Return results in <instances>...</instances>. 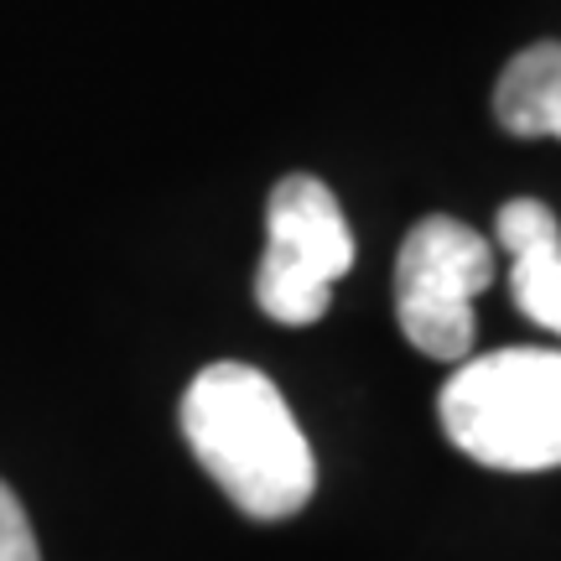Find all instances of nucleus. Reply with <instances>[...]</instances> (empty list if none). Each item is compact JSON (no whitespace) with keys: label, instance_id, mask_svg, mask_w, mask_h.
Returning <instances> with one entry per match:
<instances>
[{"label":"nucleus","instance_id":"f257e3e1","mask_svg":"<svg viewBox=\"0 0 561 561\" xmlns=\"http://www.w3.org/2000/svg\"><path fill=\"white\" fill-rule=\"evenodd\" d=\"M182 437L203 473L250 520H291L318 489V462L271 375L250 364H208L182 396Z\"/></svg>","mask_w":561,"mask_h":561},{"label":"nucleus","instance_id":"f03ea898","mask_svg":"<svg viewBox=\"0 0 561 561\" xmlns=\"http://www.w3.org/2000/svg\"><path fill=\"white\" fill-rule=\"evenodd\" d=\"M442 432L462 458L504 473L561 468V354L500 348L442 385Z\"/></svg>","mask_w":561,"mask_h":561},{"label":"nucleus","instance_id":"7ed1b4c3","mask_svg":"<svg viewBox=\"0 0 561 561\" xmlns=\"http://www.w3.org/2000/svg\"><path fill=\"white\" fill-rule=\"evenodd\" d=\"M354 265V229L333 187L307 172L276 182L265 203V261L255 271V301L265 318L307 328L328 312L333 280Z\"/></svg>","mask_w":561,"mask_h":561},{"label":"nucleus","instance_id":"20e7f679","mask_svg":"<svg viewBox=\"0 0 561 561\" xmlns=\"http://www.w3.org/2000/svg\"><path fill=\"white\" fill-rule=\"evenodd\" d=\"M494 280V244L462 219L432 214L401 244L396 261V318L426 359L462 364L473 354L479 322L473 297Z\"/></svg>","mask_w":561,"mask_h":561},{"label":"nucleus","instance_id":"39448f33","mask_svg":"<svg viewBox=\"0 0 561 561\" xmlns=\"http://www.w3.org/2000/svg\"><path fill=\"white\" fill-rule=\"evenodd\" d=\"M494 240L510 255L515 307L561 339V219L541 198H510L494 219Z\"/></svg>","mask_w":561,"mask_h":561},{"label":"nucleus","instance_id":"423d86ee","mask_svg":"<svg viewBox=\"0 0 561 561\" xmlns=\"http://www.w3.org/2000/svg\"><path fill=\"white\" fill-rule=\"evenodd\" d=\"M494 115L510 136L561 140V42H536L504 62Z\"/></svg>","mask_w":561,"mask_h":561},{"label":"nucleus","instance_id":"0eeeda50","mask_svg":"<svg viewBox=\"0 0 561 561\" xmlns=\"http://www.w3.org/2000/svg\"><path fill=\"white\" fill-rule=\"evenodd\" d=\"M0 561H42L37 530H32L21 500L5 489V483H0Z\"/></svg>","mask_w":561,"mask_h":561}]
</instances>
